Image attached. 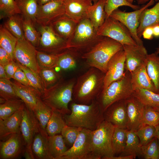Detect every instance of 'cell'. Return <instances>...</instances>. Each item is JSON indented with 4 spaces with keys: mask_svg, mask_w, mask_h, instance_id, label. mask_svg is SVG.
I'll list each match as a JSON object with an SVG mask.
<instances>
[{
    "mask_svg": "<svg viewBox=\"0 0 159 159\" xmlns=\"http://www.w3.org/2000/svg\"><path fill=\"white\" fill-rule=\"evenodd\" d=\"M69 105L70 113L63 115L67 125L93 131L104 120V112L97 100L88 105L72 101Z\"/></svg>",
    "mask_w": 159,
    "mask_h": 159,
    "instance_id": "obj_1",
    "label": "cell"
},
{
    "mask_svg": "<svg viewBox=\"0 0 159 159\" xmlns=\"http://www.w3.org/2000/svg\"><path fill=\"white\" fill-rule=\"evenodd\" d=\"M82 128L66 125L62 129L61 135L69 148L73 145L77 138Z\"/></svg>",
    "mask_w": 159,
    "mask_h": 159,
    "instance_id": "obj_49",
    "label": "cell"
},
{
    "mask_svg": "<svg viewBox=\"0 0 159 159\" xmlns=\"http://www.w3.org/2000/svg\"><path fill=\"white\" fill-rule=\"evenodd\" d=\"M17 41L18 39L3 25H0V47L8 52L12 59H14V52Z\"/></svg>",
    "mask_w": 159,
    "mask_h": 159,
    "instance_id": "obj_33",
    "label": "cell"
},
{
    "mask_svg": "<svg viewBox=\"0 0 159 159\" xmlns=\"http://www.w3.org/2000/svg\"><path fill=\"white\" fill-rule=\"evenodd\" d=\"M39 74L44 90L52 86L61 78L59 74L54 68H43L39 67Z\"/></svg>",
    "mask_w": 159,
    "mask_h": 159,
    "instance_id": "obj_39",
    "label": "cell"
},
{
    "mask_svg": "<svg viewBox=\"0 0 159 159\" xmlns=\"http://www.w3.org/2000/svg\"><path fill=\"white\" fill-rule=\"evenodd\" d=\"M97 33L99 36L108 37L123 45H137L127 28L120 21L110 16L106 19Z\"/></svg>",
    "mask_w": 159,
    "mask_h": 159,
    "instance_id": "obj_11",
    "label": "cell"
},
{
    "mask_svg": "<svg viewBox=\"0 0 159 159\" xmlns=\"http://www.w3.org/2000/svg\"><path fill=\"white\" fill-rule=\"evenodd\" d=\"M62 53L48 54L37 50V59L39 67L48 69L56 67L58 59Z\"/></svg>",
    "mask_w": 159,
    "mask_h": 159,
    "instance_id": "obj_41",
    "label": "cell"
},
{
    "mask_svg": "<svg viewBox=\"0 0 159 159\" xmlns=\"http://www.w3.org/2000/svg\"><path fill=\"white\" fill-rule=\"evenodd\" d=\"M151 0H138V4H144ZM156 1H158V0H155Z\"/></svg>",
    "mask_w": 159,
    "mask_h": 159,
    "instance_id": "obj_59",
    "label": "cell"
},
{
    "mask_svg": "<svg viewBox=\"0 0 159 159\" xmlns=\"http://www.w3.org/2000/svg\"><path fill=\"white\" fill-rule=\"evenodd\" d=\"M136 157L133 155L114 156L111 159H133L135 158Z\"/></svg>",
    "mask_w": 159,
    "mask_h": 159,
    "instance_id": "obj_55",
    "label": "cell"
},
{
    "mask_svg": "<svg viewBox=\"0 0 159 159\" xmlns=\"http://www.w3.org/2000/svg\"><path fill=\"white\" fill-rule=\"evenodd\" d=\"M16 62L18 66L25 73L30 86L41 92L42 95L44 90L39 74L19 63Z\"/></svg>",
    "mask_w": 159,
    "mask_h": 159,
    "instance_id": "obj_46",
    "label": "cell"
},
{
    "mask_svg": "<svg viewBox=\"0 0 159 159\" xmlns=\"http://www.w3.org/2000/svg\"><path fill=\"white\" fill-rule=\"evenodd\" d=\"M158 94H159V93H158Z\"/></svg>",
    "mask_w": 159,
    "mask_h": 159,
    "instance_id": "obj_64",
    "label": "cell"
},
{
    "mask_svg": "<svg viewBox=\"0 0 159 159\" xmlns=\"http://www.w3.org/2000/svg\"><path fill=\"white\" fill-rule=\"evenodd\" d=\"M141 146L139 139L134 131L127 130V138L125 146L120 155H133L141 156Z\"/></svg>",
    "mask_w": 159,
    "mask_h": 159,
    "instance_id": "obj_34",
    "label": "cell"
},
{
    "mask_svg": "<svg viewBox=\"0 0 159 159\" xmlns=\"http://www.w3.org/2000/svg\"><path fill=\"white\" fill-rule=\"evenodd\" d=\"M130 3L133 4V2L135 0H127Z\"/></svg>",
    "mask_w": 159,
    "mask_h": 159,
    "instance_id": "obj_62",
    "label": "cell"
},
{
    "mask_svg": "<svg viewBox=\"0 0 159 159\" xmlns=\"http://www.w3.org/2000/svg\"><path fill=\"white\" fill-rule=\"evenodd\" d=\"M0 78H7L4 66L0 64Z\"/></svg>",
    "mask_w": 159,
    "mask_h": 159,
    "instance_id": "obj_56",
    "label": "cell"
},
{
    "mask_svg": "<svg viewBox=\"0 0 159 159\" xmlns=\"http://www.w3.org/2000/svg\"><path fill=\"white\" fill-rule=\"evenodd\" d=\"M155 1L151 0L143 7L131 12H124L118 8L113 11L110 16L119 21L127 28L137 44H143V41L137 34L140 16L144 10L154 4Z\"/></svg>",
    "mask_w": 159,
    "mask_h": 159,
    "instance_id": "obj_12",
    "label": "cell"
},
{
    "mask_svg": "<svg viewBox=\"0 0 159 159\" xmlns=\"http://www.w3.org/2000/svg\"><path fill=\"white\" fill-rule=\"evenodd\" d=\"M159 24V0L152 7L144 10L139 19V24L137 30L138 37L141 39L142 34L147 27Z\"/></svg>",
    "mask_w": 159,
    "mask_h": 159,
    "instance_id": "obj_26",
    "label": "cell"
},
{
    "mask_svg": "<svg viewBox=\"0 0 159 159\" xmlns=\"http://www.w3.org/2000/svg\"><path fill=\"white\" fill-rule=\"evenodd\" d=\"M24 147L21 132L12 135L7 139L0 142V159H12L19 157Z\"/></svg>",
    "mask_w": 159,
    "mask_h": 159,
    "instance_id": "obj_19",
    "label": "cell"
},
{
    "mask_svg": "<svg viewBox=\"0 0 159 159\" xmlns=\"http://www.w3.org/2000/svg\"><path fill=\"white\" fill-rule=\"evenodd\" d=\"M123 49V45L108 37L102 36L89 51L81 55L90 67L96 68L105 73L112 57Z\"/></svg>",
    "mask_w": 159,
    "mask_h": 159,
    "instance_id": "obj_4",
    "label": "cell"
},
{
    "mask_svg": "<svg viewBox=\"0 0 159 159\" xmlns=\"http://www.w3.org/2000/svg\"><path fill=\"white\" fill-rule=\"evenodd\" d=\"M67 125L63 115L52 110L51 117L48 122L46 131L49 136L61 133L63 128Z\"/></svg>",
    "mask_w": 159,
    "mask_h": 159,
    "instance_id": "obj_37",
    "label": "cell"
},
{
    "mask_svg": "<svg viewBox=\"0 0 159 159\" xmlns=\"http://www.w3.org/2000/svg\"><path fill=\"white\" fill-rule=\"evenodd\" d=\"M23 17L36 24V17L39 5L37 0H15Z\"/></svg>",
    "mask_w": 159,
    "mask_h": 159,
    "instance_id": "obj_31",
    "label": "cell"
},
{
    "mask_svg": "<svg viewBox=\"0 0 159 159\" xmlns=\"http://www.w3.org/2000/svg\"><path fill=\"white\" fill-rule=\"evenodd\" d=\"M12 78L23 85L31 86L25 73L19 67L15 72Z\"/></svg>",
    "mask_w": 159,
    "mask_h": 159,
    "instance_id": "obj_51",
    "label": "cell"
},
{
    "mask_svg": "<svg viewBox=\"0 0 159 159\" xmlns=\"http://www.w3.org/2000/svg\"><path fill=\"white\" fill-rule=\"evenodd\" d=\"M147 73L157 93L159 92V55L155 52L148 54L145 62Z\"/></svg>",
    "mask_w": 159,
    "mask_h": 159,
    "instance_id": "obj_28",
    "label": "cell"
},
{
    "mask_svg": "<svg viewBox=\"0 0 159 159\" xmlns=\"http://www.w3.org/2000/svg\"><path fill=\"white\" fill-rule=\"evenodd\" d=\"M91 0L92 1V2H95L98 1L99 0Z\"/></svg>",
    "mask_w": 159,
    "mask_h": 159,
    "instance_id": "obj_63",
    "label": "cell"
},
{
    "mask_svg": "<svg viewBox=\"0 0 159 159\" xmlns=\"http://www.w3.org/2000/svg\"><path fill=\"white\" fill-rule=\"evenodd\" d=\"M130 74L131 82L134 91L143 89L157 93L153 83L147 73L145 64L137 68Z\"/></svg>",
    "mask_w": 159,
    "mask_h": 159,
    "instance_id": "obj_24",
    "label": "cell"
},
{
    "mask_svg": "<svg viewBox=\"0 0 159 159\" xmlns=\"http://www.w3.org/2000/svg\"><path fill=\"white\" fill-rule=\"evenodd\" d=\"M37 24L40 34L39 44L36 48L37 50L48 54H59L68 49L67 41L57 34L49 25Z\"/></svg>",
    "mask_w": 159,
    "mask_h": 159,
    "instance_id": "obj_10",
    "label": "cell"
},
{
    "mask_svg": "<svg viewBox=\"0 0 159 159\" xmlns=\"http://www.w3.org/2000/svg\"><path fill=\"white\" fill-rule=\"evenodd\" d=\"M77 24L76 22L65 14L49 25L57 34L67 42L73 35Z\"/></svg>",
    "mask_w": 159,
    "mask_h": 159,
    "instance_id": "obj_23",
    "label": "cell"
},
{
    "mask_svg": "<svg viewBox=\"0 0 159 159\" xmlns=\"http://www.w3.org/2000/svg\"><path fill=\"white\" fill-rule=\"evenodd\" d=\"M115 126L104 120L92 131V145L96 159H111L114 156L112 139Z\"/></svg>",
    "mask_w": 159,
    "mask_h": 159,
    "instance_id": "obj_7",
    "label": "cell"
},
{
    "mask_svg": "<svg viewBox=\"0 0 159 159\" xmlns=\"http://www.w3.org/2000/svg\"><path fill=\"white\" fill-rule=\"evenodd\" d=\"M125 56V70L130 73L145 64L148 54L143 44L136 45H123Z\"/></svg>",
    "mask_w": 159,
    "mask_h": 159,
    "instance_id": "obj_17",
    "label": "cell"
},
{
    "mask_svg": "<svg viewBox=\"0 0 159 159\" xmlns=\"http://www.w3.org/2000/svg\"><path fill=\"white\" fill-rule=\"evenodd\" d=\"M65 14L63 0H52L39 5L36 17V24L40 25H49L52 22Z\"/></svg>",
    "mask_w": 159,
    "mask_h": 159,
    "instance_id": "obj_14",
    "label": "cell"
},
{
    "mask_svg": "<svg viewBox=\"0 0 159 159\" xmlns=\"http://www.w3.org/2000/svg\"><path fill=\"white\" fill-rule=\"evenodd\" d=\"M36 25L30 19L23 16V27L25 38L36 48L39 44L40 34Z\"/></svg>",
    "mask_w": 159,
    "mask_h": 159,
    "instance_id": "obj_35",
    "label": "cell"
},
{
    "mask_svg": "<svg viewBox=\"0 0 159 159\" xmlns=\"http://www.w3.org/2000/svg\"><path fill=\"white\" fill-rule=\"evenodd\" d=\"M142 36L145 39H152L154 37L153 27H149L145 28L142 33Z\"/></svg>",
    "mask_w": 159,
    "mask_h": 159,
    "instance_id": "obj_54",
    "label": "cell"
},
{
    "mask_svg": "<svg viewBox=\"0 0 159 159\" xmlns=\"http://www.w3.org/2000/svg\"><path fill=\"white\" fill-rule=\"evenodd\" d=\"M42 130L33 111L25 105L20 132L25 147L24 152L25 157L34 159L32 150V144L35 135Z\"/></svg>",
    "mask_w": 159,
    "mask_h": 159,
    "instance_id": "obj_9",
    "label": "cell"
},
{
    "mask_svg": "<svg viewBox=\"0 0 159 159\" xmlns=\"http://www.w3.org/2000/svg\"><path fill=\"white\" fill-rule=\"evenodd\" d=\"M32 111L42 129L46 132V126L52 115V110L42 101L40 97Z\"/></svg>",
    "mask_w": 159,
    "mask_h": 159,
    "instance_id": "obj_32",
    "label": "cell"
},
{
    "mask_svg": "<svg viewBox=\"0 0 159 159\" xmlns=\"http://www.w3.org/2000/svg\"><path fill=\"white\" fill-rule=\"evenodd\" d=\"M134 131L139 139L141 146L155 137L156 129L153 126L145 125Z\"/></svg>",
    "mask_w": 159,
    "mask_h": 159,
    "instance_id": "obj_47",
    "label": "cell"
},
{
    "mask_svg": "<svg viewBox=\"0 0 159 159\" xmlns=\"http://www.w3.org/2000/svg\"><path fill=\"white\" fill-rule=\"evenodd\" d=\"M155 52L159 55V44L158 47L156 49V50Z\"/></svg>",
    "mask_w": 159,
    "mask_h": 159,
    "instance_id": "obj_61",
    "label": "cell"
},
{
    "mask_svg": "<svg viewBox=\"0 0 159 159\" xmlns=\"http://www.w3.org/2000/svg\"><path fill=\"white\" fill-rule=\"evenodd\" d=\"M123 6H128L135 10L140 8L139 6L131 4L127 0H106L105 6L106 18L119 7Z\"/></svg>",
    "mask_w": 159,
    "mask_h": 159,
    "instance_id": "obj_50",
    "label": "cell"
},
{
    "mask_svg": "<svg viewBox=\"0 0 159 159\" xmlns=\"http://www.w3.org/2000/svg\"><path fill=\"white\" fill-rule=\"evenodd\" d=\"M49 150L52 159H59L69 148L61 134L48 137Z\"/></svg>",
    "mask_w": 159,
    "mask_h": 159,
    "instance_id": "obj_30",
    "label": "cell"
},
{
    "mask_svg": "<svg viewBox=\"0 0 159 159\" xmlns=\"http://www.w3.org/2000/svg\"><path fill=\"white\" fill-rule=\"evenodd\" d=\"M52 0H37L39 5H43Z\"/></svg>",
    "mask_w": 159,
    "mask_h": 159,
    "instance_id": "obj_58",
    "label": "cell"
},
{
    "mask_svg": "<svg viewBox=\"0 0 159 159\" xmlns=\"http://www.w3.org/2000/svg\"><path fill=\"white\" fill-rule=\"evenodd\" d=\"M48 136L42 130L35 135L32 145L34 159H52L49 150Z\"/></svg>",
    "mask_w": 159,
    "mask_h": 159,
    "instance_id": "obj_25",
    "label": "cell"
},
{
    "mask_svg": "<svg viewBox=\"0 0 159 159\" xmlns=\"http://www.w3.org/2000/svg\"><path fill=\"white\" fill-rule=\"evenodd\" d=\"M128 126L127 130L136 131L143 125L145 105L132 95L126 100Z\"/></svg>",
    "mask_w": 159,
    "mask_h": 159,
    "instance_id": "obj_18",
    "label": "cell"
},
{
    "mask_svg": "<svg viewBox=\"0 0 159 159\" xmlns=\"http://www.w3.org/2000/svg\"><path fill=\"white\" fill-rule=\"evenodd\" d=\"M106 0H99L94 2L89 9L87 18L90 21L97 32L104 22L106 19L105 6Z\"/></svg>",
    "mask_w": 159,
    "mask_h": 159,
    "instance_id": "obj_27",
    "label": "cell"
},
{
    "mask_svg": "<svg viewBox=\"0 0 159 159\" xmlns=\"http://www.w3.org/2000/svg\"><path fill=\"white\" fill-rule=\"evenodd\" d=\"M14 58L15 61L39 74L37 49L25 38L18 39L14 52Z\"/></svg>",
    "mask_w": 159,
    "mask_h": 159,
    "instance_id": "obj_13",
    "label": "cell"
},
{
    "mask_svg": "<svg viewBox=\"0 0 159 159\" xmlns=\"http://www.w3.org/2000/svg\"><path fill=\"white\" fill-rule=\"evenodd\" d=\"M156 129V136L159 140V125L155 127Z\"/></svg>",
    "mask_w": 159,
    "mask_h": 159,
    "instance_id": "obj_60",
    "label": "cell"
},
{
    "mask_svg": "<svg viewBox=\"0 0 159 159\" xmlns=\"http://www.w3.org/2000/svg\"><path fill=\"white\" fill-rule=\"evenodd\" d=\"M0 96L6 101L20 99L15 92L12 82L7 78L0 79Z\"/></svg>",
    "mask_w": 159,
    "mask_h": 159,
    "instance_id": "obj_45",
    "label": "cell"
},
{
    "mask_svg": "<svg viewBox=\"0 0 159 159\" xmlns=\"http://www.w3.org/2000/svg\"><path fill=\"white\" fill-rule=\"evenodd\" d=\"M132 95L145 105L159 107V94L139 89L134 91Z\"/></svg>",
    "mask_w": 159,
    "mask_h": 159,
    "instance_id": "obj_38",
    "label": "cell"
},
{
    "mask_svg": "<svg viewBox=\"0 0 159 159\" xmlns=\"http://www.w3.org/2000/svg\"><path fill=\"white\" fill-rule=\"evenodd\" d=\"M143 124L155 127L159 125V107L145 105Z\"/></svg>",
    "mask_w": 159,
    "mask_h": 159,
    "instance_id": "obj_48",
    "label": "cell"
},
{
    "mask_svg": "<svg viewBox=\"0 0 159 159\" xmlns=\"http://www.w3.org/2000/svg\"><path fill=\"white\" fill-rule=\"evenodd\" d=\"M24 103L20 99L6 101L0 104V119L4 120L18 111Z\"/></svg>",
    "mask_w": 159,
    "mask_h": 159,
    "instance_id": "obj_43",
    "label": "cell"
},
{
    "mask_svg": "<svg viewBox=\"0 0 159 159\" xmlns=\"http://www.w3.org/2000/svg\"><path fill=\"white\" fill-rule=\"evenodd\" d=\"M24 103L11 116L4 120L0 119V140L4 141L15 134L20 132V126Z\"/></svg>",
    "mask_w": 159,
    "mask_h": 159,
    "instance_id": "obj_20",
    "label": "cell"
},
{
    "mask_svg": "<svg viewBox=\"0 0 159 159\" xmlns=\"http://www.w3.org/2000/svg\"><path fill=\"white\" fill-rule=\"evenodd\" d=\"M125 60L123 49L117 52L111 58L107 65L102 91L105 90L112 82L124 76L125 71Z\"/></svg>",
    "mask_w": 159,
    "mask_h": 159,
    "instance_id": "obj_15",
    "label": "cell"
},
{
    "mask_svg": "<svg viewBox=\"0 0 159 159\" xmlns=\"http://www.w3.org/2000/svg\"><path fill=\"white\" fill-rule=\"evenodd\" d=\"M105 75L99 69L90 67L79 76L73 88V101L88 105L97 100L103 89Z\"/></svg>",
    "mask_w": 159,
    "mask_h": 159,
    "instance_id": "obj_2",
    "label": "cell"
},
{
    "mask_svg": "<svg viewBox=\"0 0 159 159\" xmlns=\"http://www.w3.org/2000/svg\"><path fill=\"white\" fill-rule=\"evenodd\" d=\"M16 14L7 18L3 26L18 39L25 38L23 27V16Z\"/></svg>",
    "mask_w": 159,
    "mask_h": 159,
    "instance_id": "obj_29",
    "label": "cell"
},
{
    "mask_svg": "<svg viewBox=\"0 0 159 159\" xmlns=\"http://www.w3.org/2000/svg\"><path fill=\"white\" fill-rule=\"evenodd\" d=\"M90 20L85 18L77 23L73 35L67 42V49L78 56L89 51L100 39Z\"/></svg>",
    "mask_w": 159,
    "mask_h": 159,
    "instance_id": "obj_5",
    "label": "cell"
},
{
    "mask_svg": "<svg viewBox=\"0 0 159 159\" xmlns=\"http://www.w3.org/2000/svg\"><path fill=\"white\" fill-rule=\"evenodd\" d=\"M104 120L115 127L127 129L128 117L126 100L116 102L104 112Z\"/></svg>",
    "mask_w": 159,
    "mask_h": 159,
    "instance_id": "obj_16",
    "label": "cell"
},
{
    "mask_svg": "<svg viewBox=\"0 0 159 159\" xmlns=\"http://www.w3.org/2000/svg\"><path fill=\"white\" fill-rule=\"evenodd\" d=\"M133 92L130 73L125 70L124 76L112 82L102 92L97 100L104 112L113 103L126 100L132 95Z\"/></svg>",
    "mask_w": 159,
    "mask_h": 159,
    "instance_id": "obj_6",
    "label": "cell"
},
{
    "mask_svg": "<svg viewBox=\"0 0 159 159\" xmlns=\"http://www.w3.org/2000/svg\"><path fill=\"white\" fill-rule=\"evenodd\" d=\"M65 14L77 23L87 18L88 11L92 4L91 0H63Z\"/></svg>",
    "mask_w": 159,
    "mask_h": 159,
    "instance_id": "obj_21",
    "label": "cell"
},
{
    "mask_svg": "<svg viewBox=\"0 0 159 159\" xmlns=\"http://www.w3.org/2000/svg\"><path fill=\"white\" fill-rule=\"evenodd\" d=\"M78 55L69 50L62 52L60 55L57 64V67L62 70H68L75 69L77 65L76 57Z\"/></svg>",
    "mask_w": 159,
    "mask_h": 159,
    "instance_id": "obj_40",
    "label": "cell"
},
{
    "mask_svg": "<svg viewBox=\"0 0 159 159\" xmlns=\"http://www.w3.org/2000/svg\"><path fill=\"white\" fill-rule=\"evenodd\" d=\"M153 30L154 37H159V24L153 26Z\"/></svg>",
    "mask_w": 159,
    "mask_h": 159,
    "instance_id": "obj_57",
    "label": "cell"
},
{
    "mask_svg": "<svg viewBox=\"0 0 159 159\" xmlns=\"http://www.w3.org/2000/svg\"><path fill=\"white\" fill-rule=\"evenodd\" d=\"M12 59L8 52L0 47V64L5 66Z\"/></svg>",
    "mask_w": 159,
    "mask_h": 159,
    "instance_id": "obj_53",
    "label": "cell"
},
{
    "mask_svg": "<svg viewBox=\"0 0 159 159\" xmlns=\"http://www.w3.org/2000/svg\"><path fill=\"white\" fill-rule=\"evenodd\" d=\"M127 129L115 126L112 139V145L115 155L122 153L124 150L127 138Z\"/></svg>",
    "mask_w": 159,
    "mask_h": 159,
    "instance_id": "obj_36",
    "label": "cell"
},
{
    "mask_svg": "<svg viewBox=\"0 0 159 159\" xmlns=\"http://www.w3.org/2000/svg\"><path fill=\"white\" fill-rule=\"evenodd\" d=\"M7 78H12L15 72L19 67L16 62L12 59L7 65L4 66Z\"/></svg>",
    "mask_w": 159,
    "mask_h": 159,
    "instance_id": "obj_52",
    "label": "cell"
},
{
    "mask_svg": "<svg viewBox=\"0 0 159 159\" xmlns=\"http://www.w3.org/2000/svg\"><path fill=\"white\" fill-rule=\"evenodd\" d=\"M76 79L67 80L61 78L54 85L44 90L41 98L52 110L63 115L69 114V104L72 101L73 88Z\"/></svg>",
    "mask_w": 159,
    "mask_h": 159,
    "instance_id": "obj_3",
    "label": "cell"
},
{
    "mask_svg": "<svg viewBox=\"0 0 159 159\" xmlns=\"http://www.w3.org/2000/svg\"><path fill=\"white\" fill-rule=\"evenodd\" d=\"M141 156L145 159H159V140L155 137L141 146Z\"/></svg>",
    "mask_w": 159,
    "mask_h": 159,
    "instance_id": "obj_42",
    "label": "cell"
},
{
    "mask_svg": "<svg viewBox=\"0 0 159 159\" xmlns=\"http://www.w3.org/2000/svg\"><path fill=\"white\" fill-rule=\"evenodd\" d=\"M12 82L17 96L26 107L33 110L41 97V93L31 86L23 85L15 80Z\"/></svg>",
    "mask_w": 159,
    "mask_h": 159,
    "instance_id": "obj_22",
    "label": "cell"
},
{
    "mask_svg": "<svg viewBox=\"0 0 159 159\" xmlns=\"http://www.w3.org/2000/svg\"><path fill=\"white\" fill-rule=\"evenodd\" d=\"M0 19L21 12L15 0H0Z\"/></svg>",
    "mask_w": 159,
    "mask_h": 159,
    "instance_id": "obj_44",
    "label": "cell"
},
{
    "mask_svg": "<svg viewBox=\"0 0 159 159\" xmlns=\"http://www.w3.org/2000/svg\"><path fill=\"white\" fill-rule=\"evenodd\" d=\"M59 159H96L92 145V131L82 128L73 145Z\"/></svg>",
    "mask_w": 159,
    "mask_h": 159,
    "instance_id": "obj_8",
    "label": "cell"
}]
</instances>
